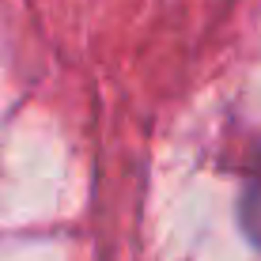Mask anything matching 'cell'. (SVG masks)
Here are the masks:
<instances>
[{"label": "cell", "mask_w": 261, "mask_h": 261, "mask_svg": "<svg viewBox=\"0 0 261 261\" xmlns=\"http://www.w3.org/2000/svg\"><path fill=\"white\" fill-rule=\"evenodd\" d=\"M239 220H242V231H246L254 242H261V159H257V167L250 170V178H246L242 204H239Z\"/></svg>", "instance_id": "6da1fadb"}]
</instances>
